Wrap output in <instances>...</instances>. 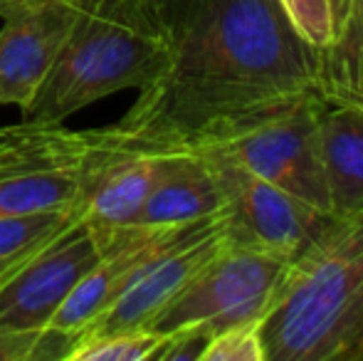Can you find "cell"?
Wrapping results in <instances>:
<instances>
[{
  "label": "cell",
  "instance_id": "cell-1",
  "mask_svg": "<svg viewBox=\"0 0 363 361\" xmlns=\"http://www.w3.org/2000/svg\"><path fill=\"white\" fill-rule=\"evenodd\" d=\"M161 20L168 65L119 121L141 139L203 151L324 96L321 50L277 0H163Z\"/></svg>",
  "mask_w": 363,
  "mask_h": 361
},
{
  "label": "cell",
  "instance_id": "cell-2",
  "mask_svg": "<svg viewBox=\"0 0 363 361\" xmlns=\"http://www.w3.org/2000/svg\"><path fill=\"white\" fill-rule=\"evenodd\" d=\"M264 361H363V216L334 218L259 317Z\"/></svg>",
  "mask_w": 363,
  "mask_h": 361
},
{
  "label": "cell",
  "instance_id": "cell-3",
  "mask_svg": "<svg viewBox=\"0 0 363 361\" xmlns=\"http://www.w3.org/2000/svg\"><path fill=\"white\" fill-rule=\"evenodd\" d=\"M166 65L161 13L131 0H79L72 33L25 121L62 124L114 91L151 87Z\"/></svg>",
  "mask_w": 363,
  "mask_h": 361
},
{
  "label": "cell",
  "instance_id": "cell-4",
  "mask_svg": "<svg viewBox=\"0 0 363 361\" xmlns=\"http://www.w3.org/2000/svg\"><path fill=\"white\" fill-rule=\"evenodd\" d=\"M287 265V257L230 240L146 329L163 337L198 329L213 337L235 324L259 322Z\"/></svg>",
  "mask_w": 363,
  "mask_h": 361
},
{
  "label": "cell",
  "instance_id": "cell-5",
  "mask_svg": "<svg viewBox=\"0 0 363 361\" xmlns=\"http://www.w3.org/2000/svg\"><path fill=\"white\" fill-rule=\"evenodd\" d=\"M96 129L69 131L62 124L13 126L0 146V216L77 208Z\"/></svg>",
  "mask_w": 363,
  "mask_h": 361
},
{
  "label": "cell",
  "instance_id": "cell-6",
  "mask_svg": "<svg viewBox=\"0 0 363 361\" xmlns=\"http://www.w3.org/2000/svg\"><path fill=\"white\" fill-rule=\"evenodd\" d=\"M324 101V96L304 99L284 114L203 151L228 156L255 176L331 216L319 154V111Z\"/></svg>",
  "mask_w": 363,
  "mask_h": 361
},
{
  "label": "cell",
  "instance_id": "cell-7",
  "mask_svg": "<svg viewBox=\"0 0 363 361\" xmlns=\"http://www.w3.org/2000/svg\"><path fill=\"white\" fill-rule=\"evenodd\" d=\"M198 154L213 161L225 186L233 243L274 252L291 262L334 221V216L259 179L218 151Z\"/></svg>",
  "mask_w": 363,
  "mask_h": 361
},
{
  "label": "cell",
  "instance_id": "cell-8",
  "mask_svg": "<svg viewBox=\"0 0 363 361\" xmlns=\"http://www.w3.org/2000/svg\"><path fill=\"white\" fill-rule=\"evenodd\" d=\"M173 151L114 126L96 129L77 201L82 221L94 231L131 226L161 179Z\"/></svg>",
  "mask_w": 363,
  "mask_h": 361
},
{
  "label": "cell",
  "instance_id": "cell-9",
  "mask_svg": "<svg viewBox=\"0 0 363 361\" xmlns=\"http://www.w3.org/2000/svg\"><path fill=\"white\" fill-rule=\"evenodd\" d=\"M230 238L228 208L218 216L188 223L131 274L109 312L84 334L146 329L151 319L223 250Z\"/></svg>",
  "mask_w": 363,
  "mask_h": 361
},
{
  "label": "cell",
  "instance_id": "cell-10",
  "mask_svg": "<svg viewBox=\"0 0 363 361\" xmlns=\"http://www.w3.org/2000/svg\"><path fill=\"white\" fill-rule=\"evenodd\" d=\"M99 260L91 228L77 218L38 255L0 279V332H38Z\"/></svg>",
  "mask_w": 363,
  "mask_h": 361
},
{
  "label": "cell",
  "instance_id": "cell-11",
  "mask_svg": "<svg viewBox=\"0 0 363 361\" xmlns=\"http://www.w3.org/2000/svg\"><path fill=\"white\" fill-rule=\"evenodd\" d=\"M79 0H23L0 28V106L30 109L62 55Z\"/></svg>",
  "mask_w": 363,
  "mask_h": 361
},
{
  "label": "cell",
  "instance_id": "cell-12",
  "mask_svg": "<svg viewBox=\"0 0 363 361\" xmlns=\"http://www.w3.org/2000/svg\"><path fill=\"white\" fill-rule=\"evenodd\" d=\"M225 208L228 196L213 161L198 151H173L134 223L186 226L218 216Z\"/></svg>",
  "mask_w": 363,
  "mask_h": 361
},
{
  "label": "cell",
  "instance_id": "cell-13",
  "mask_svg": "<svg viewBox=\"0 0 363 361\" xmlns=\"http://www.w3.org/2000/svg\"><path fill=\"white\" fill-rule=\"evenodd\" d=\"M319 154L334 218L363 216V109L324 101Z\"/></svg>",
  "mask_w": 363,
  "mask_h": 361
},
{
  "label": "cell",
  "instance_id": "cell-14",
  "mask_svg": "<svg viewBox=\"0 0 363 361\" xmlns=\"http://www.w3.org/2000/svg\"><path fill=\"white\" fill-rule=\"evenodd\" d=\"M321 91L326 101L363 109V0H351L334 40L321 50Z\"/></svg>",
  "mask_w": 363,
  "mask_h": 361
},
{
  "label": "cell",
  "instance_id": "cell-15",
  "mask_svg": "<svg viewBox=\"0 0 363 361\" xmlns=\"http://www.w3.org/2000/svg\"><path fill=\"white\" fill-rule=\"evenodd\" d=\"M79 218L77 208L0 216V279L38 255Z\"/></svg>",
  "mask_w": 363,
  "mask_h": 361
},
{
  "label": "cell",
  "instance_id": "cell-16",
  "mask_svg": "<svg viewBox=\"0 0 363 361\" xmlns=\"http://www.w3.org/2000/svg\"><path fill=\"white\" fill-rule=\"evenodd\" d=\"M163 334L151 329L82 334L67 361H151Z\"/></svg>",
  "mask_w": 363,
  "mask_h": 361
},
{
  "label": "cell",
  "instance_id": "cell-17",
  "mask_svg": "<svg viewBox=\"0 0 363 361\" xmlns=\"http://www.w3.org/2000/svg\"><path fill=\"white\" fill-rule=\"evenodd\" d=\"M294 30L316 50H324L334 40L336 23L331 0H277Z\"/></svg>",
  "mask_w": 363,
  "mask_h": 361
},
{
  "label": "cell",
  "instance_id": "cell-18",
  "mask_svg": "<svg viewBox=\"0 0 363 361\" xmlns=\"http://www.w3.org/2000/svg\"><path fill=\"white\" fill-rule=\"evenodd\" d=\"M201 361H264L259 322L228 327L208 339Z\"/></svg>",
  "mask_w": 363,
  "mask_h": 361
},
{
  "label": "cell",
  "instance_id": "cell-19",
  "mask_svg": "<svg viewBox=\"0 0 363 361\" xmlns=\"http://www.w3.org/2000/svg\"><path fill=\"white\" fill-rule=\"evenodd\" d=\"M40 332H0V361H33Z\"/></svg>",
  "mask_w": 363,
  "mask_h": 361
},
{
  "label": "cell",
  "instance_id": "cell-20",
  "mask_svg": "<svg viewBox=\"0 0 363 361\" xmlns=\"http://www.w3.org/2000/svg\"><path fill=\"white\" fill-rule=\"evenodd\" d=\"M349 3H351V0H331V10H334V23L336 25L344 20L346 10H349Z\"/></svg>",
  "mask_w": 363,
  "mask_h": 361
},
{
  "label": "cell",
  "instance_id": "cell-21",
  "mask_svg": "<svg viewBox=\"0 0 363 361\" xmlns=\"http://www.w3.org/2000/svg\"><path fill=\"white\" fill-rule=\"evenodd\" d=\"M131 3H139V5H144V8H151V10H156V13H161L163 0H131Z\"/></svg>",
  "mask_w": 363,
  "mask_h": 361
},
{
  "label": "cell",
  "instance_id": "cell-22",
  "mask_svg": "<svg viewBox=\"0 0 363 361\" xmlns=\"http://www.w3.org/2000/svg\"><path fill=\"white\" fill-rule=\"evenodd\" d=\"M18 3H23V0H0V18H3L10 8H15Z\"/></svg>",
  "mask_w": 363,
  "mask_h": 361
},
{
  "label": "cell",
  "instance_id": "cell-23",
  "mask_svg": "<svg viewBox=\"0 0 363 361\" xmlns=\"http://www.w3.org/2000/svg\"><path fill=\"white\" fill-rule=\"evenodd\" d=\"M10 134H13V126H8V129H0V146L10 139Z\"/></svg>",
  "mask_w": 363,
  "mask_h": 361
}]
</instances>
